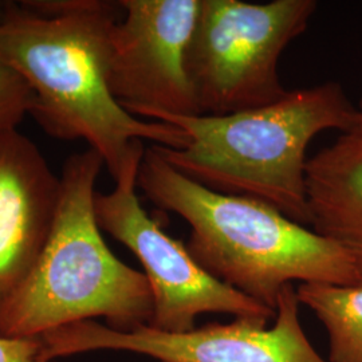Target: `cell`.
<instances>
[{"label":"cell","mask_w":362,"mask_h":362,"mask_svg":"<svg viewBox=\"0 0 362 362\" xmlns=\"http://www.w3.org/2000/svg\"><path fill=\"white\" fill-rule=\"evenodd\" d=\"M118 1L49 0L6 3L0 18V62L34 94L31 116L59 140H83L112 177L145 153L144 141L182 148V130L146 122L117 103L109 88L110 34Z\"/></svg>","instance_id":"obj_1"},{"label":"cell","mask_w":362,"mask_h":362,"mask_svg":"<svg viewBox=\"0 0 362 362\" xmlns=\"http://www.w3.org/2000/svg\"><path fill=\"white\" fill-rule=\"evenodd\" d=\"M137 187L189 224L185 246L208 274L270 310L294 282L362 284L334 242L263 202L208 189L173 168L153 145L145 149Z\"/></svg>","instance_id":"obj_2"},{"label":"cell","mask_w":362,"mask_h":362,"mask_svg":"<svg viewBox=\"0 0 362 362\" xmlns=\"http://www.w3.org/2000/svg\"><path fill=\"white\" fill-rule=\"evenodd\" d=\"M354 110L342 86L326 82L227 116L155 113L148 118L188 137L182 148L153 145L182 175L211 191L263 202L306 227L309 144L325 130L345 129Z\"/></svg>","instance_id":"obj_3"},{"label":"cell","mask_w":362,"mask_h":362,"mask_svg":"<svg viewBox=\"0 0 362 362\" xmlns=\"http://www.w3.org/2000/svg\"><path fill=\"white\" fill-rule=\"evenodd\" d=\"M103 167L101 156L91 149L66 160L52 231L26 279L0 310V336L40 338L98 318L116 330L151 324L153 297L146 276L112 252L95 218Z\"/></svg>","instance_id":"obj_4"},{"label":"cell","mask_w":362,"mask_h":362,"mask_svg":"<svg viewBox=\"0 0 362 362\" xmlns=\"http://www.w3.org/2000/svg\"><path fill=\"white\" fill-rule=\"evenodd\" d=\"M315 10L314 0H200L188 71L202 115L227 116L285 97L281 55Z\"/></svg>","instance_id":"obj_5"},{"label":"cell","mask_w":362,"mask_h":362,"mask_svg":"<svg viewBox=\"0 0 362 362\" xmlns=\"http://www.w3.org/2000/svg\"><path fill=\"white\" fill-rule=\"evenodd\" d=\"M143 156L132 160L109 194L97 192L94 211L100 228L136 255L151 286L153 314L149 326L170 333L196 327L202 314H228L272 324L275 311L208 274L188 248L148 215L137 196Z\"/></svg>","instance_id":"obj_6"},{"label":"cell","mask_w":362,"mask_h":362,"mask_svg":"<svg viewBox=\"0 0 362 362\" xmlns=\"http://www.w3.org/2000/svg\"><path fill=\"white\" fill-rule=\"evenodd\" d=\"M294 286L281 293L272 324L233 318L228 324L204 325L170 333L149 325L116 330L98 321H83L42 338V356L59 360L76 354L113 350L151 357L158 362H329L314 349L299 318Z\"/></svg>","instance_id":"obj_7"},{"label":"cell","mask_w":362,"mask_h":362,"mask_svg":"<svg viewBox=\"0 0 362 362\" xmlns=\"http://www.w3.org/2000/svg\"><path fill=\"white\" fill-rule=\"evenodd\" d=\"M110 34L109 88L134 117L202 115L188 71L200 0H121Z\"/></svg>","instance_id":"obj_8"},{"label":"cell","mask_w":362,"mask_h":362,"mask_svg":"<svg viewBox=\"0 0 362 362\" xmlns=\"http://www.w3.org/2000/svg\"><path fill=\"white\" fill-rule=\"evenodd\" d=\"M59 189L35 144L18 129L0 132V310L45 247Z\"/></svg>","instance_id":"obj_9"},{"label":"cell","mask_w":362,"mask_h":362,"mask_svg":"<svg viewBox=\"0 0 362 362\" xmlns=\"http://www.w3.org/2000/svg\"><path fill=\"white\" fill-rule=\"evenodd\" d=\"M306 185L313 231L341 247L362 278V98L349 125L309 158Z\"/></svg>","instance_id":"obj_10"},{"label":"cell","mask_w":362,"mask_h":362,"mask_svg":"<svg viewBox=\"0 0 362 362\" xmlns=\"http://www.w3.org/2000/svg\"><path fill=\"white\" fill-rule=\"evenodd\" d=\"M296 290L327 332V361L362 362V284H300Z\"/></svg>","instance_id":"obj_11"},{"label":"cell","mask_w":362,"mask_h":362,"mask_svg":"<svg viewBox=\"0 0 362 362\" xmlns=\"http://www.w3.org/2000/svg\"><path fill=\"white\" fill-rule=\"evenodd\" d=\"M34 94L26 81L10 66L0 62V132L18 129L31 115Z\"/></svg>","instance_id":"obj_12"},{"label":"cell","mask_w":362,"mask_h":362,"mask_svg":"<svg viewBox=\"0 0 362 362\" xmlns=\"http://www.w3.org/2000/svg\"><path fill=\"white\" fill-rule=\"evenodd\" d=\"M42 338L0 336V362H58L42 356Z\"/></svg>","instance_id":"obj_13"},{"label":"cell","mask_w":362,"mask_h":362,"mask_svg":"<svg viewBox=\"0 0 362 362\" xmlns=\"http://www.w3.org/2000/svg\"><path fill=\"white\" fill-rule=\"evenodd\" d=\"M4 6H6V3H0V18H1V15L4 13Z\"/></svg>","instance_id":"obj_14"}]
</instances>
